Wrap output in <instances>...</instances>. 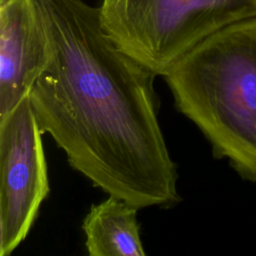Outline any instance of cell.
<instances>
[{
    "instance_id": "1",
    "label": "cell",
    "mask_w": 256,
    "mask_h": 256,
    "mask_svg": "<svg viewBox=\"0 0 256 256\" xmlns=\"http://www.w3.org/2000/svg\"><path fill=\"white\" fill-rule=\"evenodd\" d=\"M37 1L52 48L30 92L43 133L108 195L139 209L176 205L177 166L158 118L157 76L110 40L99 6Z\"/></svg>"
},
{
    "instance_id": "2",
    "label": "cell",
    "mask_w": 256,
    "mask_h": 256,
    "mask_svg": "<svg viewBox=\"0 0 256 256\" xmlns=\"http://www.w3.org/2000/svg\"><path fill=\"white\" fill-rule=\"evenodd\" d=\"M175 107L244 179L256 182V17L215 32L164 76Z\"/></svg>"
},
{
    "instance_id": "3",
    "label": "cell",
    "mask_w": 256,
    "mask_h": 256,
    "mask_svg": "<svg viewBox=\"0 0 256 256\" xmlns=\"http://www.w3.org/2000/svg\"><path fill=\"white\" fill-rule=\"evenodd\" d=\"M99 9L110 40L164 77L207 37L256 17V0H102Z\"/></svg>"
},
{
    "instance_id": "4",
    "label": "cell",
    "mask_w": 256,
    "mask_h": 256,
    "mask_svg": "<svg viewBox=\"0 0 256 256\" xmlns=\"http://www.w3.org/2000/svg\"><path fill=\"white\" fill-rule=\"evenodd\" d=\"M43 134L30 94L0 118V256L25 240L50 192Z\"/></svg>"
},
{
    "instance_id": "5",
    "label": "cell",
    "mask_w": 256,
    "mask_h": 256,
    "mask_svg": "<svg viewBox=\"0 0 256 256\" xmlns=\"http://www.w3.org/2000/svg\"><path fill=\"white\" fill-rule=\"evenodd\" d=\"M51 51L50 35L37 0L0 3V118L30 94Z\"/></svg>"
},
{
    "instance_id": "6",
    "label": "cell",
    "mask_w": 256,
    "mask_h": 256,
    "mask_svg": "<svg viewBox=\"0 0 256 256\" xmlns=\"http://www.w3.org/2000/svg\"><path fill=\"white\" fill-rule=\"evenodd\" d=\"M138 209L113 195L92 205L82 222L89 256L145 255L137 220Z\"/></svg>"
},
{
    "instance_id": "7",
    "label": "cell",
    "mask_w": 256,
    "mask_h": 256,
    "mask_svg": "<svg viewBox=\"0 0 256 256\" xmlns=\"http://www.w3.org/2000/svg\"><path fill=\"white\" fill-rule=\"evenodd\" d=\"M5 1H7V0H0V3H3V2H5Z\"/></svg>"
}]
</instances>
